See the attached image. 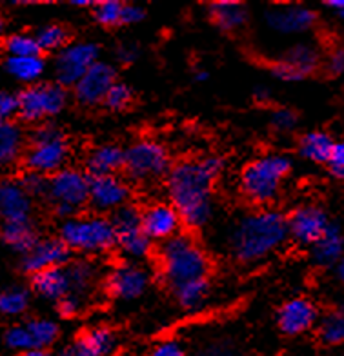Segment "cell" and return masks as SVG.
<instances>
[{"mask_svg":"<svg viewBox=\"0 0 344 356\" xmlns=\"http://www.w3.org/2000/svg\"><path fill=\"white\" fill-rule=\"evenodd\" d=\"M173 295L180 307L188 311H197L206 304L208 296H210V280L203 278V280L189 282L184 286L173 289Z\"/></svg>","mask_w":344,"mask_h":356,"instance_id":"31","label":"cell"},{"mask_svg":"<svg viewBox=\"0 0 344 356\" xmlns=\"http://www.w3.org/2000/svg\"><path fill=\"white\" fill-rule=\"evenodd\" d=\"M70 260V249L62 244L61 238L38 240L28 253L22 254V269L29 275L62 267Z\"/></svg>","mask_w":344,"mask_h":356,"instance_id":"19","label":"cell"},{"mask_svg":"<svg viewBox=\"0 0 344 356\" xmlns=\"http://www.w3.org/2000/svg\"><path fill=\"white\" fill-rule=\"evenodd\" d=\"M326 70L330 71L331 75H341L344 73V49L337 47L328 55L326 58Z\"/></svg>","mask_w":344,"mask_h":356,"instance_id":"48","label":"cell"},{"mask_svg":"<svg viewBox=\"0 0 344 356\" xmlns=\"http://www.w3.org/2000/svg\"><path fill=\"white\" fill-rule=\"evenodd\" d=\"M71 4H73V6H88V4H91V2H90V0H73Z\"/></svg>","mask_w":344,"mask_h":356,"instance_id":"56","label":"cell"},{"mask_svg":"<svg viewBox=\"0 0 344 356\" xmlns=\"http://www.w3.org/2000/svg\"><path fill=\"white\" fill-rule=\"evenodd\" d=\"M133 99V93L130 86L124 84V82H115L111 86V89L106 95V99H104V104L108 106L109 109H114V111H120V109H126L130 106Z\"/></svg>","mask_w":344,"mask_h":356,"instance_id":"39","label":"cell"},{"mask_svg":"<svg viewBox=\"0 0 344 356\" xmlns=\"http://www.w3.org/2000/svg\"><path fill=\"white\" fill-rule=\"evenodd\" d=\"M141 224L142 231L146 233L148 238L153 240H166L173 238L175 234H179L180 220L179 213L175 211V207L171 204H164V202H157L148 206L144 211L141 213Z\"/></svg>","mask_w":344,"mask_h":356,"instance_id":"18","label":"cell"},{"mask_svg":"<svg viewBox=\"0 0 344 356\" xmlns=\"http://www.w3.org/2000/svg\"><path fill=\"white\" fill-rule=\"evenodd\" d=\"M28 329L29 338H31V347L33 349H47L57 342L58 325L53 320L47 318H33L28 323H24Z\"/></svg>","mask_w":344,"mask_h":356,"instance_id":"32","label":"cell"},{"mask_svg":"<svg viewBox=\"0 0 344 356\" xmlns=\"http://www.w3.org/2000/svg\"><path fill=\"white\" fill-rule=\"evenodd\" d=\"M137 56H139V47L135 46V44H123V46H118L117 58L123 62V64H132Z\"/></svg>","mask_w":344,"mask_h":356,"instance_id":"50","label":"cell"},{"mask_svg":"<svg viewBox=\"0 0 344 356\" xmlns=\"http://www.w3.org/2000/svg\"><path fill=\"white\" fill-rule=\"evenodd\" d=\"M222 160L206 156L184 160L168 173V195L171 206L188 227H203L213 213V182L221 175Z\"/></svg>","mask_w":344,"mask_h":356,"instance_id":"1","label":"cell"},{"mask_svg":"<svg viewBox=\"0 0 344 356\" xmlns=\"http://www.w3.org/2000/svg\"><path fill=\"white\" fill-rule=\"evenodd\" d=\"M124 169L137 182H153L170 173V153L161 142L139 140L124 151Z\"/></svg>","mask_w":344,"mask_h":356,"instance_id":"8","label":"cell"},{"mask_svg":"<svg viewBox=\"0 0 344 356\" xmlns=\"http://www.w3.org/2000/svg\"><path fill=\"white\" fill-rule=\"evenodd\" d=\"M115 229V245L126 257L139 260L150 254L151 240L142 231L141 211L135 206H123L111 218Z\"/></svg>","mask_w":344,"mask_h":356,"instance_id":"10","label":"cell"},{"mask_svg":"<svg viewBox=\"0 0 344 356\" xmlns=\"http://www.w3.org/2000/svg\"><path fill=\"white\" fill-rule=\"evenodd\" d=\"M150 356H189L184 346L177 340H162L151 349Z\"/></svg>","mask_w":344,"mask_h":356,"instance_id":"44","label":"cell"},{"mask_svg":"<svg viewBox=\"0 0 344 356\" xmlns=\"http://www.w3.org/2000/svg\"><path fill=\"white\" fill-rule=\"evenodd\" d=\"M317 20L315 11H311L310 8L297 4L279 6V8H272L266 13V24L269 28L283 35H293L302 33L313 28V24Z\"/></svg>","mask_w":344,"mask_h":356,"instance_id":"20","label":"cell"},{"mask_svg":"<svg viewBox=\"0 0 344 356\" xmlns=\"http://www.w3.org/2000/svg\"><path fill=\"white\" fill-rule=\"evenodd\" d=\"M2 238L11 249L26 254L38 242V233L31 222H11L2 225Z\"/></svg>","mask_w":344,"mask_h":356,"instance_id":"28","label":"cell"},{"mask_svg":"<svg viewBox=\"0 0 344 356\" xmlns=\"http://www.w3.org/2000/svg\"><path fill=\"white\" fill-rule=\"evenodd\" d=\"M115 79H117V73L111 64L100 60L95 62L93 66L86 71L84 76L73 86L77 100L84 106H95V104L104 102L111 86L117 82Z\"/></svg>","mask_w":344,"mask_h":356,"instance_id":"15","label":"cell"},{"mask_svg":"<svg viewBox=\"0 0 344 356\" xmlns=\"http://www.w3.org/2000/svg\"><path fill=\"white\" fill-rule=\"evenodd\" d=\"M272 126L281 133L292 131L293 127L297 126V115L292 109H277L272 115Z\"/></svg>","mask_w":344,"mask_h":356,"instance_id":"43","label":"cell"},{"mask_svg":"<svg viewBox=\"0 0 344 356\" xmlns=\"http://www.w3.org/2000/svg\"><path fill=\"white\" fill-rule=\"evenodd\" d=\"M20 186L24 188V191L28 193L29 197H46L47 193V177L40 173H33V171H28L20 178Z\"/></svg>","mask_w":344,"mask_h":356,"instance_id":"41","label":"cell"},{"mask_svg":"<svg viewBox=\"0 0 344 356\" xmlns=\"http://www.w3.org/2000/svg\"><path fill=\"white\" fill-rule=\"evenodd\" d=\"M31 287L38 296L53 302H58L71 293L70 278L64 267H53L31 275Z\"/></svg>","mask_w":344,"mask_h":356,"instance_id":"23","label":"cell"},{"mask_svg":"<svg viewBox=\"0 0 344 356\" xmlns=\"http://www.w3.org/2000/svg\"><path fill=\"white\" fill-rule=\"evenodd\" d=\"M19 113V97L10 91H0V124L10 122Z\"/></svg>","mask_w":344,"mask_h":356,"instance_id":"42","label":"cell"},{"mask_svg":"<svg viewBox=\"0 0 344 356\" xmlns=\"http://www.w3.org/2000/svg\"><path fill=\"white\" fill-rule=\"evenodd\" d=\"M292 169V160L281 153H268L246 165L241 177V189L251 204H269L283 188L284 178Z\"/></svg>","mask_w":344,"mask_h":356,"instance_id":"4","label":"cell"},{"mask_svg":"<svg viewBox=\"0 0 344 356\" xmlns=\"http://www.w3.org/2000/svg\"><path fill=\"white\" fill-rule=\"evenodd\" d=\"M161 269L164 282L171 287L208 278L210 260L203 248L188 234H175L161 248Z\"/></svg>","mask_w":344,"mask_h":356,"instance_id":"3","label":"cell"},{"mask_svg":"<svg viewBox=\"0 0 344 356\" xmlns=\"http://www.w3.org/2000/svg\"><path fill=\"white\" fill-rule=\"evenodd\" d=\"M210 17L224 31H235L246 24L248 11L244 4L237 0H217L210 4Z\"/></svg>","mask_w":344,"mask_h":356,"instance_id":"26","label":"cell"},{"mask_svg":"<svg viewBox=\"0 0 344 356\" xmlns=\"http://www.w3.org/2000/svg\"><path fill=\"white\" fill-rule=\"evenodd\" d=\"M326 164H328L334 177L344 180V140L334 144V149H331L330 159H328Z\"/></svg>","mask_w":344,"mask_h":356,"instance_id":"45","label":"cell"},{"mask_svg":"<svg viewBox=\"0 0 344 356\" xmlns=\"http://www.w3.org/2000/svg\"><path fill=\"white\" fill-rule=\"evenodd\" d=\"M337 278H339V282L344 286V257L341 258V262L337 264Z\"/></svg>","mask_w":344,"mask_h":356,"instance_id":"54","label":"cell"},{"mask_svg":"<svg viewBox=\"0 0 344 356\" xmlns=\"http://www.w3.org/2000/svg\"><path fill=\"white\" fill-rule=\"evenodd\" d=\"M57 309L62 318H73L81 311V300L77 295H68L57 302Z\"/></svg>","mask_w":344,"mask_h":356,"instance_id":"46","label":"cell"},{"mask_svg":"<svg viewBox=\"0 0 344 356\" xmlns=\"http://www.w3.org/2000/svg\"><path fill=\"white\" fill-rule=\"evenodd\" d=\"M317 320H319L317 305L304 296H295L281 305V309L277 311L279 329L288 337L306 333L315 325Z\"/></svg>","mask_w":344,"mask_h":356,"instance_id":"17","label":"cell"},{"mask_svg":"<svg viewBox=\"0 0 344 356\" xmlns=\"http://www.w3.org/2000/svg\"><path fill=\"white\" fill-rule=\"evenodd\" d=\"M150 286V273L135 262H123L115 266L109 273L106 287L108 293L117 300L132 302L146 293Z\"/></svg>","mask_w":344,"mask_h":356,"instance_id":"12","label":"cell"},{"mask_svg":"<svg viewBox=\"0 0 344 356\" xmlns=\"http://www.w3.org/2000/svg\"><path fill=\"white\" fill-rule=\"evenodd\" d=\"M70 156V142L66 135L53 124H44L31 136V145L26 151V168L33 173L55 175L64 169Z\"/></svg>","mask_w":344,"mask_h":356,"instance_id":"6","label":"cell"},{"mask_svg":"<svg viewBox=\"0 0 344 356\" xmlns=\"http://www.w3.org/2000/svg\"><path fill=\"white\" fill-rule=\"evenodd\" d=\"M144 17H146V13L141 6L124 4L123 13H120V24H139L141 20H144Z\"/></svg>","mask_w":344,"mask_h":356,"instance_id":"47","label":"cell"},{"mask_svg":"<svg viewBox=\"0 0 344 356\" xmlns=\"http://www.w3.org/2000/svg\"><path fill=\"white\" fill-rule=\"evenodd\" d=\"M288 238L283 213L263 209L242 216L230 234L231 254L242 264H253L275 253Z\"/></svg>","mask_w":344,"mask_h":356,"instance_id":"2","label":"cell"},{"mask_svg":"<svg viewBox=\"0 0 344 356\" xmlns=\"http://www.w3.org/2000/svg\"><path fill=\"white\" fill-rule=\"evenodd\" d=\"M24 147V135L13 122L0 124V165H10L19 159Z\"/></svg>","mask_w":344,"mask_h":356,"instance_id":"30","label":"cell"},{"mask_svg":"<svg viewBox=\"0 0 344 356\" xmlns=\"http://www.w3.org/2000/svg\"><path fill=\"white\" fill-rule=\"evenodd\" d=\"M46 197L55 207L57 216L68 220L88 204L90 198V177L79 169L64 168L47 178Z\"/></svg>","mask_w":344,"mask_h":356,"instance_id":"7","label":"cell"},{"mask_svg":"<svg viewBox=\"0 0 344 356\" xmlns=\"http://www.w3.org/2000/svg\"><path fill=\"white\" fill-rule=\"evenodd\" d=\"M66 273L70 278L71 291H75V293H84L86 289H90L95 280V267L86 260H77V262L70 264Z\"/></svg>","mask_w":344,"mask_h":356,"instance_id":"35","label":"cell"},{"mask_svg":"<svg viewBox=\"0 0 344 356\" xmlns=\"http://www.w3.org/2000/svg\"><path fill=\"white\" fill-rule=\"evenodd\" d=\"M99 62V46L93 42H73L64 46L55 58V79L57 84L75 86L84 73Z\"/></svg>","mask_w":344,"mask_h":356,"instance_id":"11","label":"cell"},{"mask_svg":"<svg viewBox=\"0 0 344 356\" xmlns=\"http://www.w3.org/2000/svg\"><path fill=\"white\" fill-rule=\"evenodd\" d=\"M4 343L13 351H31V338H29L28 329L26 325H13L6 331L4 334Z\"/></svg>","mask_w":344,"mask_h":356,"instance_id":"40","label":"cell"},{"mask_svg":"<svg viewBox=\"0 0 344 356\" xmlns=\"http://www.w3.org/2000/svg\"><path fill=\"white\" fill-rule=\"evenodd\" d=\"M326 6H328L337 17H341V19L344 20V0H328Z\"/></svg>","mask_w":344,"mask_h":356,"instance_id":"51","label":"cell"},{"mask_svg":"<svg viewBox=\"0 0 344 356\" xmlns=\"http://www.w3.org/2000/svg\"><path fill=\"white\" fill-rule=\"evenodd\" d=\"M195 79H197L198 82H204V80L208 79V71H198L197 76H195Z\"/></svg>","mask_w":344,"mask_h":356,"instance_id":"55","label":"cell"},{"mask_svg":"<svg viewBox=\"0 0 344 356\" xmlns=\"http://www.w3.org/2000/svg\"><path fill=\"white\" fill-rule=\"evenodd\" d=\"M344 257V234L337 224H330L322 236L311 245V258L317 266L330 267Z\"/></svg>","mask_w":344,"mask_h":356,"instance_id":"22","label":"cell"},{"mask_svg":"<svg viewBox=\"0 0 344 356\" xmlns=\"http://www.w3.org/2000/svg\"><path fill=\"white\" fill-rule=\"evenodd\" d=\"M35 40H37L40 51H55V49H62L64 46H68V31L58 24H49V26L38 29Z\"/></svg>","mask_w":344,"mask_h":356,"instance_id":"36","label":"cell"},{"mask_svg":"<svg viewBox=\"0 0 344 356\" xmlns=\"http://www.w3.org/2000/svg\"><path fill=\"white\" fill-rule=\"evenodd\" d=\"M4 49L8 56H37L40 55V47L31 35H11L4 40Z\"/></svg>","mask_w":344,"mask_h":356,"instance_id":"37","label":"cell"},{"mask_svg":"<svg viewBox=\"0 0 344 356\" xmlns=\"http://www.w3.org/2000/svg\"><path fill=\"white\" fill-rule=\"evenodd\" d=\"M127 198H130V188L117 175L90 177L88 204H91V207L99 213L117 211L123 206H126Z\"/></svg>","mask_w":344,"mask_h":356,"instance_id":"14","label":"cell"},{"mask_svg":"<svg viewBox=\"0 0 344 356\" xmlns=\"http://www.w3.org/2000/svg\"><path fill=\"white\" fill-rule=\"evenodd\" d=\"M61 242L81 253H104L115 245L114 224L100 215L73 216L62 222Z\"/></svg>","mask_w":344,"mask_h":356,"instance_id":"5","label":"cell"},{"mask_svg":"<svg viewBox=\"0 0 344 356\" xmlns=\"http://www.w3.org/2000/svg\"><path fill=\"white\" fill-rule=\"evenodd\" d=\"M319 333L326 346H344V304L326 314Z\"/></svg>","mask_w":344,"mask_h":356,"instance_id":"33","label":"cell"},{"mask_svg":"<svg viewBox=\"0 0 344 356\" xmlns=\"http://www.w3.org/2000/svg\"><path fill=\"white\" fill-rule=\"evenodd\" d=\"M4 70L15 80L33 86L46 70V62L40 55L37 56H8L4 60Z\"/></svg>","mask_w":344,"mask_h":356,"instance_id":"27","label":"cell"},{"mask_svg":"<svg viewBox=\"0 0 344 356\" xmlns=\"http://www.w3.org/2000/svg\"><path fill=\"white\" fill-rule=\"evenodd\" d=\"M19 97V115L26 122H40L64 111L68 104L66 88L55 82H42L26 88Z\"/></svg>","mask_w":344,"mask_h":356,"instance_id":"9","label":"cell"},{"mask_svg":"<svg viewBox=\"0 0 344 356\" xmlns=\"http://www.w3.org/2000/svg\"><path fill=\"white\" fill-rule=\"evenodd\" d=\"M269 97V91L266 88H259L257 89V93H255V99L257 100H263V102H266Z\"/></svg>","mask_w":344,"mask_h":356,"instance_id":"53","label":"cell"},{"mask_svg":"<svg viewBox=\"0 0 344 356\" xmlns=\"http://www.w3.org/2000/svg\"><path fill=\"white\" fill-rule=\"evenodd\" d=\"M0 29H2V17H0Z\"/></svg>","mask_w":344,"mask_h":356,"instance_id":"57","label":"cell"},{"mask_svg":"<svg viewBox=\"0 0 344 356\" xmlns=\"http://www.w3.org/2000/svg\"><path fill=\"white\" fill-rule=\"evenodd\" d=\"M29 305V293L22 287H11L0 293V314L19 316Z\"/></svg>","mask_w":344,"mask_h":356,"instance_id":"34","label":"cell"},{"mask_svg":"<svg viewBox=\"0 0 344 356\" xmlns=\"http://www.w3.org/2000/svg\"><path fill=\"white\" fill-rule=\"evenodd\" d=\"M123 6V2H118V0H102L95 8V19L100 26H118Z\"/></svg>","mask_w":344,"mask_h":356,"instance_id":"38","label":"cell"},{"mask_svg":"<svg viewBox=\"0 0 344 356\" xmlns=\"http://www.w3.org/2000/svg\"><path fill=\"white\" fill-rule=\"evenodd\" d=\"M334 144L335 142L331 140L330 135H326L325 131H310L299 142V153L315 164H326L334 149Z\"/></svg>","mask_w":344,"mask_h":356,"instance_id":"29","label":"cell"},{"mask_svg":"<svg viewBox=\"0 0 344 356\" xmlns=\"http://www.w3.org/2000/svg\"><path fill=\"white\" fill-rule=\"evenodd\" d=\"M288 236H292L299 245H313L321 238L330 220L321 207L301 206L286 218Z\"/></svg>","mask_w":344,"mask_h":356,"instance_id":"13","label":"cell"},{"mask_svg":"<svg viewBox=\"0 0 344 356\" xmlns=\"http://www.w3.org/2000/svg\"><path fill=\"white\" fill-rule=\"evenodd\" d=\"M22 356H55V355L47 351V349H31V351L22 353Z\"/></svg>","mask_w":344,"mask_h":356,"instance_id":"52","label":"cell"},{"mask_svg":"<svg viewBox=\"0 0 344 356\" xmlns=\"http://www.w3.org/2000/svg\"><path fill=\"white\" fill-rule=\"evenodd\" d=\"M86 168L91 177L99 175H115L120 168H124V149L118 145L104 144L95 147L86 160Z\"/></svg>","mask_w":344,"mask_h":356,"instance_id":"25","label":"cell"},{"mask_svg":"<svg viewBox=\"0 0 344 356\" xmlns=\"http://www.w3.org/2000/svg\"><path fill=\"white\" fill-rule=\"evenodd\" d=\"M319 64H321V55L315 46L297 44L275 64L274 75L284 82H297L311 75L319 67Z\"/></svg>","mask_w":344,"mask_h":356,"instance_id":"16","label":"cell"},{"mask_svg":"<svg viewBox=\"0 0 344 356\" xmlns=\"http://www.w3.org/2000/svg\"><path fill=\"white\" fill-rule=\"evenodd\" d=\"M198 356H235L230 343L226 342H215L201 349Z\"/></svg>","mask_w":344,"mask_h":356,"instance_id":"49","label":"cell"},{"mask_svg":"<svg viewBox=\"0 0 344 356\" xmlns=\"http://www.w3.org/2000/svg\"><path fill=\"white\" fill-rule=\"evenodd\" d=\"M73 349L79 356H111L117 349V337L109 327L88 329L77 338Z\"/></svg>","mask_w":344,"mask_h":356,"instance_id":"24","label":"cell"},{"mask_svg":"<svg viewBox=\"0 0 344 356\" xmlns=\"http://www.w3.org/2000/svg\"><path fill=\"white\" fill-rule=\"evenodd\" d=\"M31 197L24 191L20 182H0V220L4 224L28 222L31 216Z\"/></svg>","mask_w":344,"mask_h":356,"instance_id":"21","label":"cell"}]
</instances>
